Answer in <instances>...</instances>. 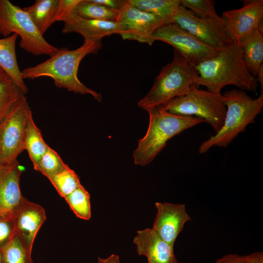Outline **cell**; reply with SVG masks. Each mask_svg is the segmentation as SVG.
<instances>
[{
	"label": "cell",
	"mask_w": 263,
	"mask_h": 263,
	"mask_svg": "<svg viewBox=\"0 0 263 263\" xmlns=\"http://www.w3.org/2000/svg\"><path fill=\"white\" fill-rule=\"evenodd\" d=\"M102 47L101 40L93 39H84L83 44L74 50L62 47L45 61L23 69L22 76L24 80L51 77L57 88H64L76 94H89L100 102L102 99L101 94L82 83L78 78L77 72L83 58L88 55L97 53Z\"/></svg>",
	"instance_id": "obj_1"
},
{
	"label": "cell",
	"mask_w": 263,
	"mask_h": 263,
	"mask_svg": "<svg viewBox=\"0 0 263 263\" xmlns=\"http://www.w3.org/2000/svg\"><path fill=\"white\" fill-rule=\"evenodd\" d=\"M195 68L198 75L194 85L205 86L209 91L220 93L225 86L233 85L241 90L256 93L258 87L256 77L244 64L240 44L235 41Z\"/></svg>",
	"instance_id": "obj_2"
},
{
	"label": "cell",
	"mask_w": 263,
	"mask_h": 263,
	"mask_svg": "<svg viewBox=\"0 0 263 263\" xmlns=\"http://www.w3.org/2000/svg\"><path fill=\"white\" fill-rule=\"evenodd\" d=\"M147 111L149 114L148 128L144 136L138 141L132 156L134 164L141 166L151 163L173 137L205 122L198 117L171 114L160 106Z\"/></svg>",
	"instance_id": "obj_3"
},
{
	"label": "cell",
	"mask_w": 263,
	"mask_h": 263,
	"mask_svg": "<svg viewBox=\"0 0 263 263\" xmlns=\"http://www.w3.org/2000/svg\"><path fill=\"white\" fill-rule=\"evenodd\" d=\"M226 108L222 128L213 135L203 141L199 147L200 154L207 152L211 147H226L241 133L246 131L250 124L255 123V118L263 107V92L253 99L244 91L233 89L223 94Z\"/></svg>",
	"instance_id": "obj_4"
},
{
	"label": "cell",
	"mask_w": 263,
	"mask_h": 263,
	"mask_svg": "<svg viewBox=\"0 0 263 263\" xmlns=\"http://www.w3.org/2000/svg\"><path fill=\"white\" fill-rule=\"evenodd\" d=\"M198 75L195 66L174 50L173 59L162 68L152 86L138 106L147 111L187 94Z\"/></svg>",
	"instance_id": "obj_5"
},
{
	"label": "cell",
	"mask_w": 263,
	"mask_h": 263,
	"mask_svg": "<svg viewBox=\"0 0 263 263\" xmlns=\"http://www.w3.org/2000/svg\"><path fill=\"white\" fill-rule=\"evenodd\" d=\"M159 106L174 115L200 118L210 124L215 133L223 126L226 111L221 93L201 89L194 84L187 94Z\"/></svg>",
	"instance_id": "obj_6"
},
{
	"label": "cell",
	"mask_w": 263,
	"mask_h": 263,
	"mask_svg": "<svg viewBox=\"0 0 263 263\" xmlns=\"http://www.w3.org/2000/svg\"><path fill=\"white\" fill-rule=\"evenodd\" d=\"M13 34L20 38V48L32 55L50 57L59 51L44 38L23 9L8 0H0V35Z\"/></svg>",
	"instance_id": "obj_7"
},
{
	"label": "cell",
	"mask_w": 263,
	"mask_h": 263,
	"mask_svg": "<svg viewBox=\"0 0 263 263\" xmlns=\"http://www.w3.org/2000/svg\"><path fill=\"white\" fill-rule=\"evenodd\" d=\"M31 113L26 96L23 95L0 120V165L17 162L25 150L26 130Z\"/></svg>",
	"instance_id": "obj_8"
},
{
	"label": "cell",
	"mask_w": 263,
	"mask_h": 263,
	"mask_svg": "<svg viewBox=\"0 0 263 263\" xmlns=\"http://www.w3.org/2000/svg\"><path fill=\"white\" fill-rule=\"evenodd\" d=\"M171 23L188 30L202 42L216 50H221L233 42L222 18H200L180 5Z\"/></svg>",
	"instance_id": "obj_9"
},
{
	"label": "cell",
	"mask_w": 263,
	"mask_h": 263,
	"mask_svg": "<svg viewBox=\"0 0 263 263\" xmlns=\"http://www.w3.org/2000/svg\"><path fill=\"white\" fill-rule=\"evenodd\" d=\"M155 41L170 44L194 66L217 54L220 51L207 45L188 30L175 23L164 24L152 35Z\"/></svg>",
	"instance_id": "obj_10"
},
{
	"label": "cell",
	"mask_w": 263,
	"mask_h": 263,
	"mask_svg": "<svg viewBox=\"0 0 263 263\" xmlns=\"http://www.w3.org/2000/svg\"><path fill=\"white\" fill-rule=\"evenodd\" d=\"M121 31L119 35L123 39H129L151 45L154 41L152 35L165 20L156 15L140 10L127 0L121 11L117 21Z\"/></svg>",
	"instance_id": "obj_11"
},
{
	"label": "cell",
	"mask_w": 263,
	"mask_h": 263,
	"mask_svg": "<svg viewBox=\"0 0 263 263\" xmlns=\"http://www.w3.org/2000/svg\"><path fill=\"white\" fill-rule=\"evenodd\" d=\"M242 1V7L225 10L221 17L231 39L239 44L258 27L263 18V0Z\"/></svg>",
	"instance_id": "obj_12"
},
{
	"label": "cell",
	"mask_w": 263,
	"mask_h": 263,
	"mask_svg": "<svg viewBox=\"0 0 263 263\" xmlns=\"http://www.w3.org/2000/svg\"><path fill=\"white\" fill-rule=\"evenodd\" d=\"M155 205L157 212L152 229L173 246L185 224L191 218L184 204L156 202Z\"/></svg>",
	"instance_id": "obj_13"
},
{
	"label": "cell",
	"mask_w": 263,
	"mask_h": 263,
	"mask_svg": "<svg viewBox=\"0 0 263 263\" xmlns=\"http://www.w3.org/2000/svg\"><path fill=\"white\" fill-rule=\"evenodd\" d=\"M14 219L16 234L32 253L36 235L46 219L44 209L23 196L14 212Z\"/></svg>",
	"instance_id": "obj_14"
},
{
	"label": "cell",
	"mask_w": 263,
	"mask_h": 263,
	"mask_svg": "<svg viewBox=\"0 0 263 263\" xmlns=\"http://www.w3.org/2000/svg\"><path fill=\"white\" fill-rule=\"evenodd\" d=\"M139 255L145 256L148 263H177L173 246L163 240L152 228L138 230L133 239Z\"/></svg>",
	"instance_id": "obj_15"
},
{
	"label": "cell",
	"mask_w": 263,
	"mask_h": 263,
	"mask_svg": "<svg viewBox=\"0 0 263 263\" xmlns=\"http://www.w3.org/2000/svg\"><path fill=\"white\" fill-rule=\"evenodd\" d=\"M21 170L17 162L0 165V214H13L19 204L21 195L19 181Z\"/></svg>",
	"instance_id": "obj_16"
},
{
	"label": "cell",
	"mask_w": 263,
	"mask_h": 263,
	"mask_svg": "<svg viewBox=\"0 0 263 263\" xmlns=\"http://www.w3.org/2000/svg\"><path fill=\"white\" fill-rule=\"evenodd\" d=\"M121 28L118 22L88 19L78 16L74 12L64 22L62 29L63 34L76 33L84 39L101 40L102 38L113 34H120Z\"/></svg>",
	"instance_id": "obj_17"
},
{
	"label": "cell",
	"mask_w": 263,
	"mask_h": 263,
	"mask_svg": "<svg viewBox=\"0 0 263 263\" xmlns=\"http://www.w3.org/2000/svg\"><path fill=\"white\" fill-rule=\"evenodd\" d=\"M18 37L17 34H13L0 38V67L26 95L28 89L22 76L16 53Z\"/></svg>",
	"instance_id": "obj_18"
},
{
	"label": "cell",
	"mask_w": 263,
	"mask_h": 263,
	"mask_svg": "<svg viewBox=\"0 0 263 263\" xmlns=\"http://www.w3.org/2000/svg\"><path fill=\"white\" fill-rule=\"evenodd\" d=\"M240 45L247 69L256 77L263 66V33L257 28L243 39Z\"/></svg>",
	"instance_id": "obj_19"
},
{
	"label": "cell",
	"mask_w": 263,
	"mask_h": 263,
	"mask_svg": "<svg viewBox=\"0 0 263 263\" xmlns=\"http://www.w3.org/2000/svg\"><path fill=\"white\" fill-rule=\"evenodd\" d=\"M58 0H36L24 7L39 32L43 36L53 23Z\"/></svg>",
	"instance_id": "obj_20"
},
{
	"label": "cell",
	"mask_w": 263,
	"mask_h": 263,
	"mask_svg": "<svg viewBox=\"0 0 263 263\" xmlns=\"http://www.w3.org/2000/svg\"><path fill=\"white\" fill-rule=\"evenodd\" d=\"M128 1L140 10L160 17L166 24L170 23L180 6V0H128Z\"/></svg>",
	"instance_id": "obj_21"
},
{
	"label": "cell",
	"mask_w": 263,
	"mask_h": 263,
	"mask_svg": "<svg viewBox=\"0 0 263 263\" xmlns=\"http://www.w3.org/2000/svg\"><path fill=\"white\" fill-rule=\"evenodd\" d=\"M48 147L34 121L32 113L29 116L27 125L24 148L28 152L34 169L36 167Z\"/></svg>",
	"instance_id": "obj_22"
},
{
	"label": "cell",
	"mask_w": 263,
	"mask_h": 263,
	"mask_svg": "<svg viewBox=\"0 0 263 263\" xmlns=\"http://www.w3.org/2000/svg\"><path fill=\"white\" fill-rule=\"evenodd\" d=\"M74 12L79 17L88 19L117 22L121 11L111 9L93 0H81Z\"/></svg>",
	"instance_id": "obj_23"
},
{
	"label": "cell",
	"mask_w": 263,
	"mask_h": 263,
	"mask_svg": "<svg viewBox=\"0 0 263 263\" xmlns=\"http://www.w3.org/2000/svg\"><path fill=\"white\" fill-rule=\"evenodd\" d=\"M25 95L7 74L0 81V120Z\"/></svg>",
	"instance_id": "obj_24"
},
{
	"label": "cell",
	"mask_w": 263,
	"mask_h": 263,
	"mask_svg": "<svg viewBox=\"0 0 263 263\" xmlns=\"http://www.w3.org/2000/svg\"><path fill=\"white\" fill-rule=\"evenodd\" d=\"M0 250L2 263H34L31 253L16 234Z\"/></svg>",
	"instance_id": "obj_25"
},
{
	"label": "cell",
	"mask_w": 263,
	"mask_h": 263,
	"mask_svg": "<svg viewBox=\"0 0 263 263\" xmlns=\"http://www.w3.org/2000/svg\"><path fill=\"white\" fill-rule=\"evenodd\" d=\"M64 199L76 217L85 220L91 218L90 195L82 185Z\"/></svg>",
	"instance_id": "obj_26"
},
{
	"label": "cell",
	"mask_w": 263,
	"mask_h": 263,
	"mask_svg": "<svg viewBox=\"0 0 263 263\" xmlns=\"http://www.w3.org/2000/svg\"><path fill=\"white\" fill-rule=\"evenodd\" d=\"M49 181L64 199L81 185L77 174L68 166Z\"/></svg>",
	"instance_id": "obj_27"
},
{
	"label": "cell",
	"mask_w": 263,
	"mask_h": 263,
	"mask_svg": "<svg viewBox=\"0 0 263 263\" xmlns=\"http://www.w3.org/2000/svg\"><path fill=\"white\" fill-rule=\"evenodd\" d=\"M67 166L58 154L49 146L34 169L40 172L50 180Z\"/></svg>",
	"instance_id": "obj_28"
},
{
	"label": "cell",
	"mask_w": 263,
	"mask_h": 263,
	"mask_svg": "<svg viewBox=\"0 0 263 263\" xmlns=\"http://www.w3.org/2000/svg\"><path fill=\"white\" fill-rule=\"evenodd\" d=\"M215 4L214 0H180V5L188 9L197 17L220 19L221 17L216 12Z\"/></svg>",
	"instance_id": "obj_29"
},
{
	"label": "cell",
	"mask_w": 263,
	"mask_h": 263,
	"mask_svg": "<svg viewBox=\"0 0 263 263\" xmlns=\"http://www.w3.org/2000/svg\"><path fill=\"white\" fill-rule=\"evenodd\" d=\"M16 234L14 213L0 214V249Z\"/></svg>",
	"instance_id": "obj_30"
},
{
	"label": "cell",
	"mask_w": 263,
	"mask_h": 263,
	"mask_svg": "<svg viewBox=\"0 0 263 263\" xmlns=\"http://www.w3.org/2000/svg\"><path fill=\"white\" fill-rule=\"evenodd\" d=\"M81 0H58L53 19V23L56 21H66L74 12L75 8Z\"/></svg>",
	"instance_id": "obj_31"
},
{
	"label": "cell",
	"mask_w": 263,
	"mask_h": 263,
	"mask_svg": "<svg viewBox=\"0 0 263 263\" xmlns=\"http://www.w3.org/2000/svg\"><path fill=\"white\" fill-rule=\"evenodd\" d=\"M95 2L102 4L108 8L121 11L127 0H93Z\"/></svg>",
	"instance_id": "obj_32"
},
{
	"label": "cell",
	"mask_w": 263,
	"mask_h": 263,
	"mask_svg": "<svg viewBox=\"0 0 263 263\" xmlns=\"http://www.w3.org/2000/svg\"><path fill=\"white\" fill-rule=\"evenodd\" d=\"M215 263H248L244 256L229 254L218 259Z\"/></svg>",
	"instance_id": "obj_33"
},
{
	"label": "cell",
	"mask_w": 263,
	"mask_h": 263,
	"mask_svg": "<svg viewBox=\"0 0 263 263\" xmlns=\"http://www.w3.org/2000/svg\"><path fill=\"white\" fill-rule=\"evenodd\" d=\"M248 263H263V252H256L244 256Z\"/></svg>",
	"instance_id": "obj_34"
},
{
	"label": "cell",
	"mask_w": 263,
	"mask_h": 263,
	"mask_svg": "<svg viewBox=\"0 0 263 263\" xmlns=\"http://www.w3.org/2000/svg\"><path fill=\"white\" fill-rule=\"evenodd\" d=\"M97 263H120V261L117 255L113 254L107 258L98 257Z\"/></svg>",
	"instance_id": "obj_35"
},
{
	"label": "cell",
	"mask_w": 263,
	"mask_h": 263,
	"mask_svg": "<svg viewBox=\"0 0 263 263\" xmlns=\"http://www.w3.org/2000/svg\"><path fill=\"white\" fill-rule=\"evenodd\" d=\"M256 79L258 83H259L261 86L262 91L263 92V66L259 71Z\"/></svg>",
	"instance_id": "obj_36"
},
{
	"label": "cell",
	"mask_w": 263,
	"mask_h": 263,
	"mask_svg": "<svg viewBox=\"0 0 263 263\" xmlns=\"http://www.w3.org/2000/svg\"><path fill=\"white\" fill-rule=\"evenodd\" d=\"M6 75V73L0 67V81Z\"/></svg>",
	"instance_id": "obj_37"
},
{
	"label": "cell",
	"mask_w": 263,
	"mask_h": 263,
	"mask_svg": "<svg viewBox=\"0 0 263 263\" xmlns=\"http://www.w3.org/2000/svg\"><path fill=\"white\" fill-rule=\"evenodd\" d=\"M0 263H2L0 250Z\"/></svg>",
	"instance_id": "obj_38"
}]
</instances>
